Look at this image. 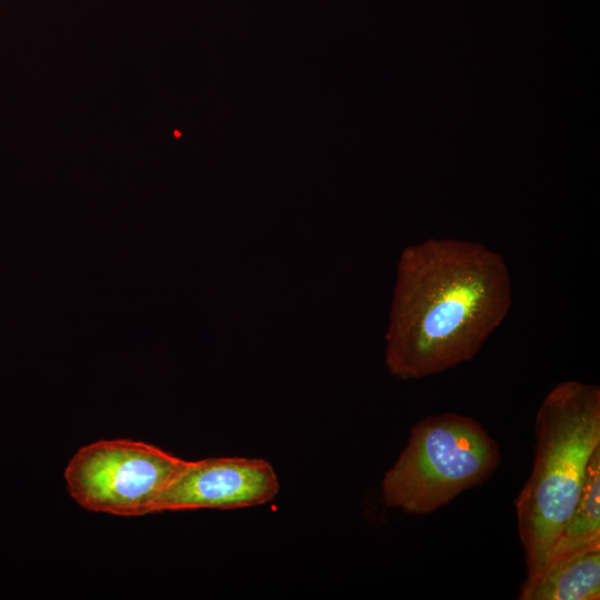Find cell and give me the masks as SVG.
<instances>
[{
    "instance_id": "6",
    "label": "cell",
    "mask_w": 600,
    "mask_h": 600,
    "mask_svg": "<svg viewBox=\"0 0 600 600\" xmlns=\"http://www.w3.org/2000/svg\"><path fill=\"white\" fill-rule=\"evenodd\" d=\"M600 549L548 564L533 580L524 581L519 600H598Z\"/></svg>"
},
{
    "instance_id": "5",
    "label": "cell",
    "mask_w": 600,
    "mask_h": 600,
    "mask_svg": "<svg viewBox=\"0 0 600 600\" xmlns=\"http://www.w3.org/2000/svg\"><path fill=\"white\" fill-rule=\"evenodd\" d=\"M279 488L273 468L262 459L184 460L161 494L157 512L260 506L273 500Z\"/></svg>"
},
{
    "instance_id": "1",
    "label": "cell",
    "mask_w": 600,
    "mask_h": 600,
    "mask_svg": "<svg viewBox=\"0 0 600 600\" xmlns=\"http://www.w3.org/2000/svg\"><path fill=\"white\" fill-rule=\"evenodd\" d=\"M503 257L482 243L430 238L403 249L386 336V366L401 380L471 361L507 318Z\"/></svg>"
},
{
    "instance_id": "4",
    "label": "cell",
    "mask_w": 600,
    "mask_h": 600,
    "mask_svg": "<svg viewBox=\"0 0 600 600\" xmlns=\"http://www.w3.org/2000/svg\"><path fill=\"white\" fill-rule=\"evenodd\" d=\"M184 460L128 439L100 440L70 459L64 480L82 508L120 517L157 512L158 502Z\"/></svg>"
},
{
    "instance_id": "3",
    "label": "cell",
    "mask_w": 600,
    "mask_h": 600,
    "mask_svg": "<svg viewBox=\"0 0 600 600\" xmlns=\"http://www.w3.org/2000/svg\"><path fill=\"white\" fill-rule=\"evenodd\" d=\"M501 461L497 441L473 418L446 412L419 420L381 482L387 507L423 516L488 480Z\"/></svg>"
},
{
    "instance_id": "7",
    "label": "cell",
    "mask_w": 600,
    "mask_h": 600,
    "mask_svg": "<svg viewBox=\"0 0 600 600\" xmlns=\"http://www.w3.org/2000/svg\"><path fill=\"white\" fill-rule=\"evenodd\" d=\"M598 549H600V446L589 460L579 500L558 536L547 566Z\"/></svg>"
},
{
    "instance_id": "2",
    "label": "cell",
    "mask_w": 600,
    "mask_h": 600,
    "mask_svg": "<svg viewBox=\"0 0 600 600\" xmlns=\"http://www.w3.org/2000/svg\"><path fill=\"white\" fill-rule=\"evenodd\" d=\"M534 434L532 470L514 501L526 553V581L547 566L579 500L589 460L600 446L599 387L578 381L558 383L538 409Z\"/></svg>"
}]
</instances>
